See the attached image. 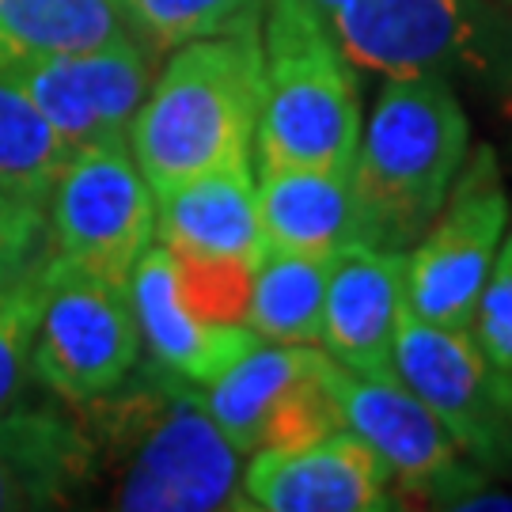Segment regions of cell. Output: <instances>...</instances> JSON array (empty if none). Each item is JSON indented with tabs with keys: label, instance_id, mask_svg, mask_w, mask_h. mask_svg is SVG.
<instances>
[{
	"label": "cell",
	"instance_id": "6da1fadb",
	"mask_svg": "<svg viewBox=\"0 0 512 512\" xmlns=\"http://www.w3.org/2000/svg\"><path fill=\"white\" fill-rule=\"evenodd\" d=\"M95 440L114 471L110 505L126 512L251 509L239 452L209 414L202 384L152 361L95 399Z\"/></svg>",
	"mask_w": 512,
	"mask_h": 512
},
{
	"label": "cell",
	"instance_id": "7a4b0ae2",
	"mask_svg": "<svg viewBox=\"0 0 512 512\" xmlns=\"http://www.w3.org/2000/svg\"><path fill=\"white\" fill-rule=\"evenodd\" d=\"M262 88L258 23L183 42L129 122V152L152 194L251 164Z\"/></svg>",
	"mask_w": 512,
	"mask_h": 512
},
{
	"label": "cell",
	"instance_id": "3957f363",
	"mask_svg": "<svg viewBox=\"0 0 512 512\" xmlns=\"http://www.w3.org/2000/svg\"><path fill=\"white\" fill-rule=\"evenodd\" d=\"M467 145L471 122L444 76H391L353 164L361 243L414 247L456 183Z\"/></svg>",
	"mask_w": 512,
	"mask_h": 512
},
{
	"label": "cell",
	"instance_id": "277c9868",
	"mask_svg": "<svg viewBox=\"0 0 512 512\" xmlns=\"http://www.w3.org/2000/svg\"><path fill=\"white\" fill-rule=\"evenodd\" d=\"M266 88L255 129L262 171L353 175L361 107L353 65L330 35L327 16L308 0H266L262 23Z\"/></svg>",
	"mask_w": 512,
	"mask_h": 512
},
{
	"label": "cell",
	"instance_id": "5b68a950",
	"mask_svg": "<svg viewBox=\"0 0 512 512\" xmlns=\"http://www.w3.org/2000/svg\"><path fill=\"white\" fill-rule=\"evenodd\" d=\"M42 277L46 304L31 346V368L57 399L88 406L122 384L141 357L129 289L80 270L57 251L42 262Z\"/></svg>",
	"mask_w": 512,
	"mask_h": 512
},
{
	"label": "cell",
	"instance_id": "8992f818",
	"mask_svg": "<svg viewBox=\"0 0 512 512\" xmlns=\"http://www.w3.org/2000/svg\"><path fill=\"white\" fill-rule=\"evenodd\" d=\"M509 194L490 145L463 160L433 224L406 255V308L437 327H471L501 236Z\"/></svg>",
	"mask_w": 512,
	"mask_h": 512
},
{
	"label": "cell",
	"instance_id": "52a82bcc",
	"mask_svg": "<svg viewBox=\"0 0 512 512\" xmlns=\"http://www.w3.org/2000/svg\"><path fill=\"white\" fill-rule=\"evenodd\" d=\"M395 376L482 471H512V372H501L482 353L471 327H437L403 308Z\"/></svg>",
	"mask_w": 512,
	"mask_h": 512
},
{
	"label": "cell",
	"instance_id": "ba28073f",
	"mask_svg": "<svg viewBox=\"0 0 512 512\" xmlns=\"http://www.w3.org/2000/svg\"><path fill=\"white\" fill-rule=\"evenodd\" d=\"M46 205L57 255L129 289L137 258L156 236V194L126 141L76 148Z\"/></svg>",
	"mask_w": 512,
	"mask_h": 512
},
{
	"label": "cell",
	"instance_id": "9c48e42d",
	"mask_svg": "<svg viewBox=\"0 0 512 512\" xmlns=\"http://www.w3.org/2000/svg\"><path fill=\"white\" fill-rule=\"evenodd\" d=\"M4 69L76 152L99 141H126L148 95L152 61L141 38H122L99 50L19 57Z\"/></svg>",
	"mask_w": 512,
	"mask_h": 512
},
{
	"label": "cell",
	"instance_id": "30bf717a",
	"mask_svg": "<svg viewBox=\"0 0 512 512\" xmlns=\"http://www.w3.org/2000/svg\"><path fill=\"white\" fill-rule=\"evenodd\" d=\"M327 387L338 403L342 425L365 440L387 467L395 509L403 497H414L410 505H421L425 490L463 463L452 433L399 376L376 380L327 361Z\"/></svg>",
	"mask_w": 512,
	"mask_h": 512
},
{
	"label": "cell",
	"instance_id": "8fae6325",
	"mask_svg": "<svg viewBox=\"0 0 512 512\" xmlns=\"http://www.w3.org/2000/svg\"><path fill=\"white\" fill-rule=\"evenodd\" d=\"M247 505L262 512H387L391 475L349 429L304 448H258L243 471Z\"/></svg>",
	"mask_w": 512,
	"mask_h": 512
},
{
	"label": "cell",
	"instance_id": "7c38bea8",
	"mask_svg": "<svg viewBox=\"0 0 512 512\" xmlns=\"http://www.w3.org/2000/svg\"><path fill=\"white\" fill-rule=\"evenodd\" d=\"M406 308V251L342 247L327 274L323 346L349 372L395 380V330Z\"/></svg>",
	"mask_w": 512,
	"mask_h": 512
},
{
	"label": "cell",
	"instance_id": "4fadbf2b",
	"mask_svg": "<svg viewBox=\"0 0 512 512\" xmlns=\"http://www.w3.org/2000/svg\"><path fill=\"white\" fill-rule=\"evenodd\" d=\"M327 19L349 65L384 76L437 73L471 35L463 0H346Z\"/></svg>",
	"mask_w": 512,
	"mask_h": 512
},
{
	"label": "cell",
	"instance_id": "5bb4252c",
	"mask_svg": "<svg viewBox=\"0 0 512 512\" xmlns=\"http://www.w3.org/2000/svg\"><path fill=\"white\" fill-rule=\"evenodd\" d=\"M129 304L152 361L167 365L194 384L217 380L224 368L239 361L258 342L243 323H205L179 300L175 266L164 243H148L129 274Z\"/></svg>",
	"mask_w": 512,
	"mask_h": 512
},
{
	"label": "cell",
	"instance_id": "9a60e30c",
	"mask_svg": "<svg viewBox=\"0 0 512 512\" xmlns=\"http://www.w3.org/2000/svg\"><path fill=\"white\" fill-rule=\"evenodd\" d=\"M156 236L171 251L243 258L258 266L266 255V236L251 164L209 171L156 194Z\"/></svg>",
	"mask_w": 512,
	"mask_h": 512
},
{
	"label": "cell",
	"instance_id": "2e32d148",
	"mask_svg": "<svg viewBox=\"0 0 512 512\" xmlns=\"http://www.w3.org/2000/svg\"><path fill=\"white\" fill-rule=\"evenodd\" d=\"M95 475V440L50 410L0 418V512L54 509Z\"/></svg>",
	"mask_w": 512,
	"mask_h": 512
},
{
	"label": "cell",
	"instance_id": "e0dca14e",
	"mask_svg": "<svg viewBox=\"0 0 512 512\" xmlns=\"http://www.w3.org/2000/svg\"><path fill=\"white\" fill-rule=\"evenodd\" d=\"M258 213L266 251L330 258L361 239L353 175L338 171H262Z\"/></svg>",
	"mask_w": 512,
	"mask_h": 512
},
{
	"label": "cell",
	"instance_id": "ac0fdd59",
	"mask_svg": "<svg viewBox=\"0 0 512 512\" xmlns=\"http://www.w3.org/2000/svg\"><path fill=\"white\" fill-rule=\"evenodd\" d=\"M133 35L122 0H0V65L99 50Z\"/></svg>",
	"mask_w": 512,
	"mask_h": 512
},
{
	"label": "cell",
	"instance_id": "d6986e66",
	"mask_svg": "<svg viewBox=\"0 0 512 512\" xmlns=\"http://www.w3.org/2000/svg\"><path fill=\"white\" fill-rule=\"evenodd\" d=\"M319 361H323V349L315 346L255 342L239 361L224 368L217 380L202 384L205 406L239 452H258L262 421L270 414V406L277 403V395Z\"/></svg>",
	"mask_w": 512,
	"mask_h": 512
},
{
	"label": "cell",
	"instance_id": "ffe728a7",
	"mask_svg": "<svg viewBox=\"0 0 512 512\" xmlns=\"http://www.w3.org/2000/svg\"><path fill=\"white\" fill-rule=\"evenodd\" d=\"M330 258L266 251L255 266V289L247 323L266 342L319 346L323 342V296H327Z\"/></svg>",
	"mask_w": 512,
	"mask_h": 512
},
{
	"label": "cell",
	"instance_id": "44dd1931",
	"mask_svg": "<svg viewBox=\"0 0 512 512\" xmlns=\"http://www.w3.org/2000/svg\"><path fill=\"white\" fill-rule=\"evenodd\" d=\"M73 148L61 141L19 80L0 65V194L46 205Z\"/></svg>",
	"mask_w": 512,
	"mask_h": 512
},
{
	"label": "cell",
	"instance_id": "7402d4cb",
	"mask_svg": "<svg viewBox=\"0 0 512 512\" xmlns=\"http://www.w3.org/2000/svg\"><path fill=\"white\" fill-rule=\"evenodd\" d=\"M133 35L152 50H175L183 42L239 27H255L266 0H122Z\"/></svg>",
	"mask_w": 512,
	"mask_h": 512
},
{
	"label": "cell",
	"instance_id": "603a6c76",
	"mask_svg": "<svg viewBox=\"0 0 512 512\" xmlns=\"http://www.w3.org/2000/svg\"><path fill=\"white\" fill-rule=\"evenodd\" d=\"M171 251V247H167ZM179 300L205 323H247L255 266L243 258L171 251Z\"/></svg>",
	"mask_w": 512,
	"mask_h": 512
},
{
	"label": "cell",
	"instance_id": "cb8c5ba5",
	"mask_svg": "<svg viewBox=\"0 0 512 512\" xmlns=\"http://www.w3.org/2000/svg\"><path fill=\"white\" fill-rule=\"evenodd\" d=\"M42 262L46 258H38L27 274L0 281V418L16 410V399L23 395L27 361H31L38 319L46 304Z\"/></svg>",
	"mask_w": 512,
	"mask_h": 512
},
{
	"label": "cell",
	"instance_id": "d4e9b609",
	"mask_svg": "<svg viewBox=\"0 0 512 512\" xmlns=\"http://www.w3.org/2000/svg\"><path fill=\"white\" fill-rule=\"evenodd\" d=\"M327 361L330 353H323L319 365L308 368L304 376H296L293 384L277 395V403L270 406V414L262 421L258 448H304V444H315V440L346 429L338 403L327 387Z\"/></svg>",
	"mask_w": 512,
	"mask_h": 512
},
{
	"label": "cell",
	"instance_id": "484cf974",
	"mask_svg": "<svg viewBox=\"0 0 512 512\" xmlns=\"http://www.w3.org/2000/svg\"><path fill=\"white\" fill-rule=\"evenodd\" d=\"M471 334L501 372H512V228L497 247L490 277L471 315Z\"/></svg>",
	"mask_w": 512,
	"mask_h": 512
},
{
	"label": "cell",
	"instance_id": "4316f807",
	"mask_svg": "<svg viewBox=\"0 0 512 512\" xmlns=\"http://www.w3.org/2000/svg\"><path fill=\"white\" fill-rule=\"evenodd\" d=\"M42 236H46V205L0 194V281H12L35 266Z\"/></svg>",
	"mask_w": 512,
	"mask_h": 512
},
{
	"label": "cell",
	"instance_id": "83f0119b",
	"mask_svg": "<svg viewBox=\"0 0 512 512\" xmlns=\"http://www.w3.org/2000/svg\"><path fill=\"white\" fill-rule=\"evenodd\" d=\"M308 4H315V8L323 12V16H330V12H338V8L346 4V0H308Z\"/></svg>",
	"mask_w": 512,
	"mask_h": 512
},
{
	"label": "cell",
	"instance_id": "f1b7e54d",
	"mask_svg": "<svg viewBox=\"0 0 512 512\" xmlns=\"http://www.w3.org/2000/svg\"><path fill=\"white\" fill-rule=\"evenodd\" d=\"M509 4H512V0H509Z\"/></svg>",
	"mask_w": 512,
	"mask_h": 512
}]
</instances>
